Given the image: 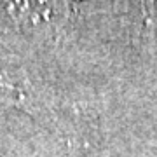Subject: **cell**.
<instances>
[{
    "label": "cell",
    "instance_id": "1",
    "mask_svg": "<svg viewBox=\"0 0 157 157\" xmlns=\"http://www.w3.org/2000/svg\"><path fill=\"white\" fill-rule=\"evenodd\" d=\"M7 11L16 19L40 25L52 16V0H2Z\"/></svg>",
    "mask_w": 157,
    "mask_h": 157
},
{
    "label": "cell",
    "instance_id": "2",
    "mask_svg": "<svg viewBox=\"0 0 157 157\" xmlns=\"http://www.w3.org/2000/svg\"><path fill=\"white\" fill-rule=\"evenodd\" d=\"M0 103L7 107H16L21 110H26L30 113H35L37 101L32 96L28 87H23L21 84L14 82L12 78L0 73Z\"/></svg>",
    "mask_w": 157,
    "mask_h": 157
}]
</instances>
